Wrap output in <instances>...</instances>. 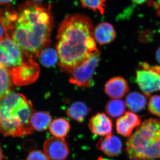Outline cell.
Instances as JSON below:
<instances>
[{"label":"cell","instance_id":"1","mask_svg":"<svg viewBox=\"0 0 160 160\" xmlns=\"http://www.w3.org/2000/svg\"><path fill=\"white\" fill-rule=\"evenodd\" d=\"M9 36L32 59L51 44L54 26L51 6L27 1L19 5Z\"/></svg>","mask_w":160,"mask_h":160},{"label":"cell","instance_id":"2","mask_svg":"<svg viewBox=\"0 0 160 160\" xmlns=\"http://www.w3.org/2000/svg\"><path fill=\"white\" fill-rule=\"evenodd\" d=\"M94 29L91 20L85 15H68L62 21L56 45L62 71L70 73L90 53L97 50Z\"/></svg>","mask_w":160,"mask_h":160},{"label":"cell","instance_id":"3","mask_svg":"<svg viewBox=\"0 0 160 160\" xmlns=\"http://www.w3.org/2000/svg\"><path fill=\"white\" fill-rule=\"evenodd\" d=\"M35 112L25 96L10 92L0 101V133L13 137L32 134L31 119Z\"/></svg>","mask_w":160,"mask_h":160},{"label":"cell","instance_id":"4","mask_svg":"<svg viewBox=\"0 0 160 160\" xmlns=\"http://www.w3.org/2000/svg\"><path fill=\"white\" fill-rule=\"evenodd\" d=\"M129 158L152 160L160 158V121L145 120L126 142Z\"/></svg>","mask_w":160,"mask_h":160},{"label":"cell","instance_id":"5","mask_svg":"<svg viewBox=\"0 0 160 160\" xmlns=\"http://www.w3.org/2000/svg\"><path fill=\"white\" fill-rule=\"evenodd\" d=\"M32 59L8 35L0 39V64L8 71Z\"/></svg>","mask_w":160,"mask_h":160},{"label":"cell","instance_id":"6","mask_svg":"<svg viewBox=\"0 0 160 160\" xmlns=\"http://www.w3.org/2000/svg\"><path fill=\"white\" fill-rule=\"evenodd\" d=\"M101 52L98 49L91 52L84 61L70 72L69 82L78 86H92V78L99 61Z\"/></svg>","mask_w":160,"mask_h":160},{"label":"cell","instance_id":"7","mask_svg":"<svg viewBox=\"0 0 160 160\" xmlns=\"http://www.w3.org/2000/svg\"><path fill=\"white\" fill-rule=\"evenodd\" d=\"M136 82L147 97L160 91V66H151L146 62L140 64L136 71Z\"/></svg>","mask_w":160,"mask_h":160},{"label":"cell","instance_id":"8","mask_svg":"<svg viewBox=\"0 0 160 160\" xmlns=\"http://www.w3.org/2000/svg\"><path fill=\"white\" fill-rule=\"evenodd\" d=\"M40 67L33 59L22 66L9 71L12 82L17 86H24L34 82L39 77Z\"/></svg>","mask_w":160,"mask_h":160},{"label":"cell","instance_id":"9","mask_svg":"<svg viewBox=\"0 0 160 160\" xmlns=\"http://www.w3.org/2000/svg\"><path fill=\"white\" fill-rule=\"evenodd\" d=\"M43 150L49 160H64L69 154V146L65 139L54 137L45 141Z\"/></svg>","mask_w":160,"mask_h":160},{"label":"cell","instance_id":"10","mask_svg":"<svg viewBox=\"0 0 160 160\" xmlns=\"http://www.w3.org/2000/svg\"><path fill=\"white\" fill-rule=\"evenodd\" d=\"M89 129L93 134L105 137L111 134L112 130L111 119L104 113H98L90 119Z\"/></svg>","mask_w":160,"mask_h":160},{"label":"cell","instance_id":"11","mask_svg":"<svg viewBox=\"0 0 160 160\" xmlns=\"http://www.w3.org/2000/svg\"><path fill=\"white\" fill-rule=\"evenodd\" d=\"M141 123V119L137 115L127 112L117 121V131L123 136H130L133 129L139 126Z\"/></svg>","mask_w":160,"mask_h":160},{"label":"cell","instance_id":"12","mask_svg":"<svg viewBox=\"0 0 160 160\" xmlns=\"http://www.w3.org/2000/svg\"><path fill=\"white\" fill-rule=\"evenodd\" d=\"M97 147L106 155L113 157L121 153L122 145L118 137L111 133L100 139Z\"/></svg>","mask_w":160,"mask_h":160},{"label":"cell","instance_id":"13","mask_svg":"<svg viewBox=\"0 0 160 160\" xmlns=\"http://www.w3.org/2000/svg\"><path fill=\"white\" fill-rule=\"evenodd\" d=\"M128 82L121 77L112 78L107 81L105 86L106 94L112 99L123 98L129 91Z\"/></svg>","mask_w":160,"mask_h":160},{"label":"cell","instance_id":"14","mask_svg":"<svg viewBox=\"0 0 160 160\" xmlns=\"http://www.w3.org/2000/svg\"><path fill=\"white\" fill-rule=\"evenodd\" d=\"M95 40L100 45L109 44L114 40L116 32L113 26L108 22L98 24L94 29Z\"/></svg>","mask_w":160,"mask_h":160},{"label":"cell","instance_id":"15","mask_svg":"<svg viewBox=\"0 0 160 160\" xmlns=\"http://www.w3.org/2000/svg\"><path fill=\"white\" fill-rule=\"evenodd\" d=\"M17 18V10L13 6L9 5L0 9V23L8 35L12 30Z\"/></svg>","mask_w":160,"mask_h":160},{"label":"cell","instance_id":"16","mask_svg":"<svg viewBox=\"0 0 160 160\" xmlns=\"http://www.w3.org/2000/svg\"><path fill=\"white\" fill-rule=\"evenodd\" d=\"M90 109L82 102H77L72 103L67 109L66 114L69 117L82 122L90 111Z\"/></svg>","mask_w":160,"mask_h":160},{"label":"cell","instance_id":"17","mask_svg":"<svg viewBox=\"0 0 160 160\" xmlns=\"http://www.w3.org/2000/svg\"><path fill=\"white\" fill-rule=\"evenodd\" d=\"M146 97L139 92H130L126 98V106L133 112H138L142 110L146 107Z\"/></svg>","mask_w":160,"mask_h":160},{"label":"cell","instance_id":"18","mask_svg":"<svg viewBox=\"0 0 160 160\" xmlns=\"http://www.w3.org/2000/svg\"><path fill=\"white\" fill-rule=\"evenodd\" d=\"M52 122V117L45 111L35 112L32 116L31 123L32 128L38 131H43L49 128Z\"/></svg>","mask_w":160,"mask_h":160},{"label":"cell","instance_id":"19","mask_svg":"<svg viewBox=\"0 0 160 160\" xmlns=\"http://www.w3.org/2000/svg\"><path fill=\"white\" fill-rule=\"evenodd\" d=\"M70 129V124L67 120L59 118L53 120L49 126V131L54 137L65 138Z\"/></svg>","mask_w":160,"mask_h":160},{"label":"cell","instance_id":"20","mask_svg":"<svg viewBox=\"0 0 160 160\" xmlns=\"http://www.w3.org/2000/svg\"><path fill=\"white\" fill-rule=\"evenodd\" d=\"M126 109V105L124 101L118 99L109 100L105 107L107 114L112 118L120 117L124 114Z\"/></svg>","mask_w":160,"mask_h":160},{"label":"cell","instance_id":"21","mask_svg":"<svg viewBox=\"0 0 160 160\" xmlns=\"http://www.w3.org/2000/svg\"><path fill=\"white\" fill-rule=\"evenodd\" d=\"M12 82L9 71L0 64V101L10 92Z\"/></svg>","mask_w":160,"mask_h":160},{"label":"cell","instance_id":"22","mask_svg":"<svg viewBox=\"0 0 160 160\" xmlns=\"http://www.w3.org/2000/svg\"><path fill=\"white\" fill-rule=\"evenodd\" d=\"M38 58L40 63L47 68L54 66L58 62V56L56 50L49 47L40 52Z\"/></svg>","mask_w":160,"mask_h":160},{"label":"cell","instance_id":"23","mask_svg":"<svg viewBox=\"0 0 160 160\" xmlns=\"http://www.w3.org/2000/svg\"><path fill=\"white\" fill-rule=\"evenodd\" d=\"M82 7L98 12L100 14H104L105 11L106 0H79Z\"/></svg>","mask_w":160,"mask_h":160},{"label":"cell","instance_id":"24","mask_svg":"<svg viewBox=\"0 0 160 160\" xmlns=\"http://www.w3.org/2000/svg\"><path fill=\"white\" fill-rule=\"evenodd\" d=\"M148 109L152 114L160 117V96L153 95L150 98Z\"/></svg>","mask_w":160,"mask_h":160},{"label":"cell","instance_id":"25","mask_svg":"<svg viewBox=\"0 0 160 160\" xmlns=\"http://www.w3.org/2000/svg\"><path fill=\"white\" fill-rule=\"evenodd\" d=\"M27 160H49L44 152L39 150H33L29 153Z\"/></svg>","mask_w":160,"mask_h":160},{"label":"cell","instance_id":"26","mask_svg":"<svg viewBox=\"0 0 160 160\" xmlns=\"http://www.w3.org/2000/svg\"><path fill=\"white\" fill-rule=\"evenodd\" d=\"M6 34H7V33H6V31L4 30L2 24L0 23V39L2 38L3 37L6 36Z\"/></svg>","mask_w":160,"mask_h":160},{"label":"cell","instance_id":"27","mask_svg":"<svg viewBox=\"0 0 160 160\" xmlns=\"http://www.w3.org/2000/svg\"><path fill=\"white\" fill-rule=\"evenodd\" d=\"M13 0H0V6L7 5L11 2Z\"/></svg>","mask_w":160,"mask_h":160},{"label":"cell","instance_id":"28","mask_svg":"<svg viewBox=\"0 0 160 160\" xmlns=\"http://www.w3.org/2000/svg\"><path fill=\"white\" fill-rule=\"evenodd\" d=\"M133 3L137 4H142L146 2V0H131Z\"/></svg>","mask_w":160,"mask_h":160},{"label":"cell","instance_id":"29","mask_svg":"<svg viewBox=\"0 0 160 160\" xmlns=\"http://www.w3.org/2000/svg\"><path fill=\"white\" fill-rule=\"evenodd\" d=\"M157 60L159 63H160V47L158 49L156 52Z\"/></svg>","mask_w":160,"mask_h":160},{"label":"cell","instance_id":"30","mask_svg":"<svg viewBox=\"0 0 160 160\" xmlns=\"http://www.w3.org/2000/svg\"><path fill=\"white\" fill-rule=\"evenodd\" d=\"M5 158V156H4L2 150L1 146H0V160H3V159Z\"/></svg>","mask_w":160,"mask_h":160},{"label":"cell","instance_id":"31","mask_svg":"<svg viewBox=\"0 0 160 160\" xmlns=\"http://www.w3.org/2000/svg\"><path fill=\"white\" fill-rule=\"evenodd\" d=\"M98 160H113L112 159H110L108 158H104L100 157L98 158Z\"/></svg>","mask_w":160,"mask_h":160},{"label":"cell","instance_id":"32","mask_svg":"<svg viewBox=\"0 0 160 160\" xmlns=\"http://www.w3.org/2000/svg\"><path fill=\"white\" fill-rule=\"evenodd\" d=\"M44 0H33V2H42Z\"/></svg>","mask_w":160,"mask_h":160},{"label":"cell","instance_id":"33","mask_svg":"<svg viewBox=\"0 0 160 160\" xmlns=\"http://www.w3.org/2000/svg\"><path fill=\"white\" fill-rule=\"evenodd\" d=\"M158 2L159 3V4H160V0H158Z\"/></svg>","mask_w":160,"mask_h":160},{"label":"cell","instance_id":"34","mask_svg":"<svg viewBox=\"0 0 160 160\" xmlns=\"http://www.w3.org/2000/svg\"><path fill=\"white\" fill-rule=\"evenodd\" d=\"M136 160V159H132V160Z\"/></svg>","mask_w":160,"mask_h":160}]
</instances>
